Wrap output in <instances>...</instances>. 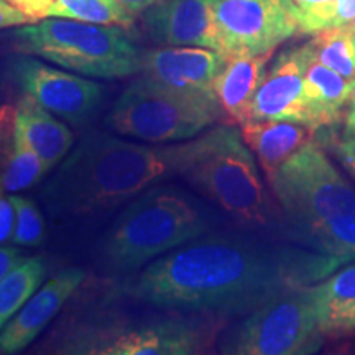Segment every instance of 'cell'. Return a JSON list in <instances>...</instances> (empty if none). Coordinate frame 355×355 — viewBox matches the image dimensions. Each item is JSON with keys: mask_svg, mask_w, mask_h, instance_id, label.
Here are the masks:
<instances>
[{"mask_svg": "<svg viewBox=\"0 0 355 355\" xmlns=\"http://www.w3.org/2000/svg\"><path fill=\"white\" fill-rule=\"evenodd\" d=\"M189 148V141L152 146L92 132L50 178L42 199L55 217L112 209L168 178L183 176Z\"/></svg>", "mask_w": 355, "mask_h": 355, "instance_id": "obj_2", "label": "cell"}, {"mask_svg": "<svg viewBox=\"0 0 355 355\" xmlns=\"http://www.w3.org/2000/svg\"><path fill=\"white\" fill-rule=\"evenodd\" d=\"M334 153L343 163V166L350 173V176L355 178V130L345 127L343 135H339L334 140Z\"/></svg>", "mask_w": 355, "mask_h": 355, "instance_id": "obj_28", "label": "cell"}, {"mask_svg": "<svg viewBox=\"0 0 355 355\" xmlns=\"http://www.w3.org/2000/svg\"><path fill=\"white\" fill-rule=\"evenodd\" d=\"M222 53L201 46H165L141 55L144 78L176 89H212L225 64Z\"/></svg>", "mask_w": 355, "mask_h": 355, "instance_id": "obj_14", "label": "cell"}, {"mask_svg": "<svg viewBox=\"0 0 355 355\" xmlns=\"http://www.w3.org/2000/svg\"><path fill=\"white\" fill-rule=\"evenodd\" d=\"M219 0H163L144 12L150 37L166 46H201L220 53Z\"/></svg>", "mask_w": 355, "mask_h": 355, "instance_id": "obj_13", "label": "cell"}, {"mask_svg": "<svg viewBox=\"0 0 355 355\" xmlns=\"http://www.w3.org/2000/svg\"><path fill=\"white\" fill-rule=\"evenodd\" d=\"M204 331L180 319L78 337L69 352L97 355H188L204 347Z\"/></svg>", "mask_w": 355, "mask_h": 355, "instance_id": "obj_11", "label": "cell"}, {"mask_svg": "<svg viewBox=\"0 0 355 355\" xmlns=\"http://www.w3.org/2000/svg\"><path fill=\"white\" fill-rule=\"evenodd\" d=\"M33 24L24 12L15 8L7 0H0V30L12 28V26H21Z\"/></svg>", "mask_w": 355, "mask_h": 355, "instance_id": "obj_31", "label": "cell"}, {"mask_svg": "<svg viewBox=\"0 0 355 355\" xmlns=\"http://www.w3.org/2000/svg\"><path fill=\"white\" fill-rule=\"evenodd\" d=\"M50 171L40 155L26 144L19 132H12V144L7 162L0 171V184L8 193H19L37 184Z\"/></svg>", "mask_w": 355, "mask_h": 355, "instance_id": "obj_24", "label": "cell"}, {"mask_svg": "<svg viewBox=\"0 0 355 355\" xmlns=\"http://www.w3.org/2000/svg\"><path fill=\"white\" fill-rule=\"evenodd\" d=\"M121 3L123 10H127L130 15H139V13H144L148 10L150 7L157 6V3L163 2V0H117Z\"/></svg>", "mask_w": 355, "mask_h": 355, "instance_id": "obj_34", "label": "cell"}, {"mask_svg": "<svg viewBox=\"0 0 355 355\" xmlns=\"http://www.w3.org/2000/svg\"><path fill=\"white\" fill-rule=\"evenodd\" d=\"M286 217L291 241L324 220L355 212V191L327 159L318 141L308 144L268 176Z\"/></svg>", "mask_w": 355, "mask_h": 355, "instance_id": "obj_7", "label": "cell"}, {"mask_svg": "<svg viewBox=\"0 0 355 355\" xmlns=\"http://www.w3.org/2000/svg\"><path fill=\"white\" fill-rule=\"evenodd\" d=\"M50 19H71L99 25L130 26L135 17L117 0H53Z\"/></svg>", "mask_w": 355, "mask_h": 355, "instance_id": "obj_25", "label": "cell"}, {"mask_svg": "<svg viewBox=\"0 0 355 355\" xmlns=\"http://www.w3.org/2000/svg\"><path fill=\"white\" fill-rule=\"evenodd\" d=\"M222 121L214 89H176L141 76L119 96L110 130L150 144L188 140Z\"/></svg>", "mask_w": 355, "mask_h": 355, "instance_id": "obj_6", "label": "cell"}, {"mask_svg": "<svg viewBox=\"0 0 355 355\" xmlns=\"http://www.w3.org/2000/svg\"><path fill=\"white\" fill-rule=\"evenodd\" d=\"M7 2L15 8H19L20 12H24L33 24L35 21L50 19L53 0H7Z\"/></svg>", "mask_w": 355, "mask_h": 355, "instance_id": "obj_29", "label": "cell"}, {"mask_svg": "<svg viewBox=\"0 0 355 355\" xmlns=\"http://www.w3.org/2000/svg\"><path fill=\"white\" fill-rule=\"evenodd\" d=\"M306 44L314 60L355 83V42L350 24L322 30Z\"/></svg>", "mask_w": 355, "mask_h": 355, "instance_id": "obj_23", "label": "cell"}, {"mask_svg": "<svg viewBox=\"0 0 355 355\" xmlns=\"http://www.w3.org/2000/svg\"><path fill=\"white\" fill-rule=\"evenodd\" d=\"M216 15L225 58L273 53L298 33L291 0H219Z\"/></svg>", "mask_w": 355, "mask_h": 355, "instance_id": "obj_9", "label": "cell"}, {"mask_svg": "<svg viewBox=\"0 0 355 355\" xmlns=\"http://www.w3.org/2000/svg\"><path fill=\"white\" fill-rule=\"evenodd\" d=\"M13 130L24 137L50 170L69 153L74 141L73 132L28 94L17 105Z\"/></svg>", "mask_w": 355, "mask_h": 355, "instance_id": "obj_18", "label": "cell"}, {"mask_svg": "<svg viewBox=\"0 0 355 355\" xmlns=\"http://www.w3.org/2000/svg\"><path fill=\"white\" fill-rule=\"evenodd\" d=\"M354 84L311 56L304 73V99L309 110V127L321 130L336 127L343 121V109L350 99Z\"/></svg>", "mask_w": 355, "mask_h": 355, "instance_id": "obj_19", "label": "cell"}, {"mask_svg": "<svg viewBox=\"0 0 355 355\" xmlns=\"http://www.w3.org/2000/svg\"><path fill=\"white\" fill-rule=\"evenodd\" d=\"M309 58L308 44L279 53L254 97L250 119L309 125V110L304 99V73Z\"/></svg>", "mask_w": 355, "mask_h": 355, "instance_id": "obj_12", "label": "cell"}, {"mask_svg": "<svg viewBox=\"0 0 355 355\" xmlns=\"http://www.w3.org/2000/svg\"><path fill=\"white\" fill-rule=\"evenodd\" d=\"M183 178L207 201L248 230H273L277 219L255 158L242 133L222 125L189 141Z\"/></svg>", "mask_w": 355, "mask_h": 355, "instance_id": "obj_3", "label": "cell"}, {"mask_svg": "<svg viewBox=\"0 0 355 355\" xmlns=\"http://www.w3.org/2000/svg\"><path fill=\"white\" fill-rule=\"evenodd\" d=\"M321 347L311 286L290 285L250 311L224 345L225 354L300 355Z\"/></svg>", "mask_w": 355, "mask_h": 355, "instance_id": "obj_8", "label": "cell"}, {"mask_svg": "<svg viewBox=\"0 0 355 355\" xmlns=\"http://www.w3.org/2000/svg\"><path fill=\"white\" fill-rule=\"evenodd\" d=\"M10 201L15 209V224L10 237L12 243L21 247L42 245L46 227L40 207L28 198L17 196V194L10 196Z\"/></svg>", "mask_w": 355, "mask_h": 355, "instance_id": "obj_26", "label": "cell"}, {"mask_svg": "<svg viewBox=\"0 0 355 355\" xmlns=\"http://www.w3.org/2000/svg\"><path fill=\"white\" fill-rule=\"evenodd\" d=\"M350 26H352V33H354V42H355V21H354V24H350Z\"/></svg>", "mask_w": 355, "mask_h": 355, "instance_id": "obj_37", "label": "cell"}, {"mask_svg": "<svg viewBox=\"0 0 355 355\" xmlns=\"http://www.w3.org/2000/svg\"><path fill=\"white\" fill-rule=\"evenodd\" d=\"M295 242L336 266L355 260V212L337 216L306 230Z\"/></svg>", "mask_w": 355, "mask_h": 355, "instance_id": "obj_21", "label": "cell"}, {"mask_svg": "<svg viewBox=\"0 0 355 355\" xmlns=\"http://www.w3.org/2000/svg\"><path fill=\"white\" fill-rule=\"evenodd\" d=\"M340 0H291L293 12L298 21V32L316 35L334 26Z\"/></svg>", "mask_w": 355, "mask_h": 355, "instance_id": "obj_27", "label": "cell"}, {"mask_svg": "<svg viewBox=\"0 0 355 355\" xmlns=\"http://www.w3.org/2000/svg\"><path fill=\"white\" fill-rule=\"evenodd\" d=\"M311 300L321 334L355 331V265L311 286Z\"/></svg>", "mask_w": 355, "mask_h": 355, "instance_id": "obj_20", "label": "cell"}, {"mask_svg": "<svg viewBox=\"0 0 355 355\" xmlns=\"http://www.w3.org/2000/svg\"><path fill=\"white\" fill-rule=\"evenodd\" d=\"M10 73L25 94L71 125L91 121L104 97L97 83L51 68L32 55L17 56L10 63Z\"/></svg>", "mask_w": 355, "mask_h": 355, "instance_id": "obj_10", "label": "cell"}, {"mask_svg": "<svg viewBox=\"0 0 355 355\" xmlns=\"http://www.w3.org/2000/svg\"><path fill=\"white\" fill-rule=\"evenodd\" d=\"M272 55H243L225 60L224 68L212 84L225 125H242L250 119L252 102L265 79L266 64Z\"/></svg>", "mask_w": 355, "mask_h": 355, "instance_id": "obj_16", "label": "cell"}, {"mask_svg": "<svg viewBox=\"0 0 355 355\" xmlns=\"http://www.w3.org/2000/svg\"><path fill=\"white\" fill-rule=\"evenodd\" d=\"M349 112L345 115V127L350 128V130H355V84L352 87V92H350V99H349Z\"/></svg>", "mask_w": 355, "mask_h": 355, "instance_id": "obj_35", "label": "cell"}, {"mask_svg": "<svg viewBox=\"0 0 355 355\" xmlns=\"http://www.w3.org/2000/svg\"><path fill=\"white\" fill-rule=\"evenodd\" d=\"M316 128L306 123L288 121L248 119L241 125L242 139L257 155L266 178L303 146L316 141Z\"/></svg>", "mask_w": 355, "mask_h": 355, "instance_id": "obj_17", "label": "cell"}, {"mask_svg": "<svg viewBox=\"0 0 355 355\" xmlns=\"http://www.w3.org/2000/svg\"><path fill=\"white\" fill-rule=\"evenodd\" d=\"M13 46L83 76L121 79L140 71L141 53L122 26L44 19L12 33Z\"/></svg>", "mask_w": 355, "mask_h": 355, "instance_id": "obj_5", "label": "cell"}, {"mask_svg": "<svg viewBox=\"0 0 355 355\" xmlns=\"http://www.w3.org/2000/svg\"><path fill=\"white\" fill-rule=\"evenodd\" d=\"M3 186L0 184V243L7 242L12 237L13 224H15V209L10 198L3 193Z\"/></svg>", "mask_w": 355, "mask_h": 355, "instance_id": "obj_30", "label": "cell"}, {"mask_svg": "<svg viewBox=\"0 0 355 355\" xmlns=\"http://www.w3.org/2000/svg\"><path fill=\"white\" fill-rule=\"evenodd\" d=\"M355 21V0H340L337 15L334 20V26L347 25Z\"/></svg>", "mask_w": 355, "mask_h": 355, "instance_id": "obj_33", "label": "cell"}, {"mask_svg": "<svg viewBox=\"0 0 355 355\" xmlns=\"http://www.w3.org/2000/svg\"><path fill=\"white\" fill-rule=\"evenodd\" d=\"M24 260V255L15 247H0V279Z\"/></svg>", "mask_w": 355, "mask_h": 355, "instance_id": "obj_32", "label": "cell"}, {"mask_svg": "<svg viewBox=\"0 0 355 355\" xmlns=\"http://www.w3.org/2000/svg\"><path fill=\"white\" fill-rule=\"evenodd\" d=\"M332 272L329 261L304 247L273 250L247 237L201 235L150 263L128 293L159 308L243 314L283 288Z\"/></svg>", "mask_w": 355, "mask_h": 355, "instance_id": "obj_1", "label": "cell"}, {"mask_svg": "<svg viewBox=\"0 0 355 355\" xmlns=\"http://www.w3.org/2000/svg\"><path fill=\"white\" fill-rule=\"evenodd\" d=\"M83 278V270L66 268L44 283L0 332V350L17 354L32 344L81 285Z\"/></svg>", "mask_w": 355, "mask_h": 355, "instance_id": "obj_15", "label": "cell"}, {"mask_svg": "<svg viewBox=\"0 0 355 355\" xmlns=\"http://www.w3.org/2000/svg\"><path fill=\"white\" fill-rule=\"evenodd\" d=\"M206 214L189 194L173 186H153L137 196L104 241L110 268L128 272L204 235Z\"/></svg>", "mask_w": 355, "mask_h": 355, "instance_id": "obj_4", "label": "cell"}, {"mask_svg": "<svg viewBox=\"0 0 355 355\" xmlns=\"http://www.w3.org/2000/svg\"><path fill=\"white\" fill-rule=\"evenodd\" d=\"M10 114H12L10 107H7V105H0V133H2L3 128H6Z\"/></svg>", "mask_w": 355, "mask_h": 355, "instance_id": "obj_36", "label": "cell"}, {"mask_svg": "<svg viewBox=\"0 0 355 355\" xmlns=\"http://www.w3.org/2000/svg\"><path fill=\"white\" fill-rule=\"evenodd\" d=\"M46 265L40 257L24 259L0 279V329L24 308L42 285Z\"/></svg>", "mask_w": 355, "mask_h": 355, "instance_id": "obj_22", "label": "cell"}]
</instances>
